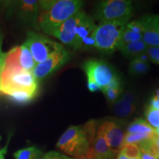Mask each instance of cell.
<instances>
[{
    "instance_id": "1",
    "label": "cell",
    "mask_w": 159,
    "mask_h": 159,
    "mask_svg": "<svg viewBox=\"0 0 159 159\" xmlns=\"http://www.w3.org/2000/svg\"><path fill=\"white\" fill-rule=\"evenodd\" d=\"M83 5L80 0L39 1L36 26L47 33L81 11Z\"/></svg>"
},
{
    "instance_id": "2",
    "label": "cell",
    "mask_w": 159,
    "mask_h": 159,
    "mask_svg": "<svg viewBox=\"0 0 159 159\" xmlns=\"http://www.w3.org/2000/svg\"><path fill=\"white\" fill-rule=\"evenodd\" d=\"M91 138L83 126H70L57 141L56 147L70 157L84 158L90 149Z\"/></svg>"
},
{
    "instance_id": "3",
    "label": "cell",
    "mask_w": 159,
    "mask_h": 159,
    "mask_svg": "<svg viewBox=\"0 0 159 159\" xmlns=\"http://www.w3.org/2000/svg\"><path fill=\"white\" fill-rule=\"evenodd\" d=\"M134 13L132 2L128 0H106L99 2L94 17L99 24L104 22L128 23Z\"/></svg>"
},
{
    "instance_id": "4",
    "label": "cell",
    "mask_w": 159,
    "mask_h": 159,
    "mask_svg": "<svg viewBox=\"0 0 159 159\" xmlns=\"http://www.w3.org/2000/svg\"><path fill=\"white\" fill-rule=\"evenodd\" d=\"M127 25L128 23L120 21L99 24L94 34L95 48L105 54L114 52L118 49L121 35Z\"/></svg>"
},
{
    "instance_id": "5",
    "label": "cell",
    "mask_w": 159,
    "mask_h": 159,
    "mask_svg": "<svg viewBox=\"0 0 159 159\" xmlns=\"http://www.w3.org/2000/svg\"><path fill=\"white\" fill-rule=\"evenodd\" d=\"M83 69L88 80L94 81L102 89H121L119 77L108 63L101 60H89L83 63Z\"/></svg>"
},
{
    "instance_id": "6",
    "label": "cell",
    "mask_w": 159,
    "mask_h": 159,
    "mask_svg": "<svg viewBox=\"0 0 159 159\" xmlns=\"http://www.w3.org/2000/svg\"><path fill=\"white\" fill-rule=\"evenodd\" d=\"M38 87V80L32 71L17 68H3L0 80L1 94L18 89L37 92Z\"/></svg>"
},
{
    "instance_id": "7",
    "label": "cell",
    "mask_w": 159,
    "mask_h": 159,
    "mask_svg": "<svg viewBox=\"0 0 159 159\" xmlns=\"http://www.w3.org/2000/svg\"><path fill=\"white\" fill-rule=\"evenodd\" d=\"M25 44L30 51L36 64L43 62L63 47L61 43L33 31L28 32Z\"/></svg>"
},
{
    "instance_id": "8",
    "label": "cell",
    "mask_w": 159,
    "mask_h": 159,
    "mask_svg": "<svg viewBox=\"0 0 159 159\" xmlns=\"http://www.w3.org/2000/svg\"><path fill=\"white\" fill-rule=\"evenodd\" d=\"M70 57V52L63 47L43 62L36 64L32 72L37 80L44 79L62 67Z\"/></svg>"
},
{
    "instance_id": "9",
    "label": "cell",
    "mask_w": 159,
    "mask_h": 159,
    "mask_svg": "<svg viewBox=\"0 0 159 159\" xmlns=\"http://www.w3.org/2000/svg\"><path fill=\"white\" fill-rule=\"evenodd\" d=\"M85 14L86 13L81 10L61 25L51 30L47 34L57 38L63 43L75 49L76 41L75 30Z\"/></svg>"
},
{
    "instance_id": "10",
    "label": "cell",
    "mask_w": 159,
    "mask_h": 159,
    "mask_svg": "<svg viewBox=\"0 0 159 159\" xmlns=\"http://www.w3.org/2000/svg\"><path fill=\"white\" fill-rule=\"evenodd\" d=\"M36 63L35 62L30 49L25 43L15 47L6 53L5 68H17L23 70L33 71Z\"/></svg>"
},
{
    "instance_id": "11",
    "label": "cell",
    "mask_w": 159,
    "mask_h": 159,
    "mask_svg": "<svg viewBox=\"0 0 159 159\" xmlns=\"http://www.w3.org/2000/svg\"><path fill=\"white\" fill-rule=\"evenodd\" d=\"M97 134L104 138L108 146L119 152L124 139V131L119 122L105 121L99 126Z\"/></svg>"
},
{
    "instance_id": "12",
    "label": "cell",
    "mask_w": 159,
    "mask_h": 159,
    "mask_svg": "<svg viewBox=\"0 0 159 159\" xmlns=\"http://www.w3.org/2000/svg\"><path fill=\"white\" fill-rule=\"evenodd\" d=\"M118 152L109 148L104 138L97 134L91 140L85 159H115Z\"/></svg>"
},
{
    "instance_id": "13",
    "label": "cell",
    "mask_w": 159,
    "mask_h": 159,
    "mask_svg": "<svg viewBox=\"0 0 159 159\" xmlns=\"http://www.w3.org/2000/svg\"><path fill=\"white\" fill-rule=\"evenodd\" d=\"M139 21L143 27L142 41L148 47H159V32L156 15H145Z\"/></svg>"
},
{
    "instance_id": "14",
    "label": "cell",
    "mask_w": 159,
    "mask_h": 159,
    "mask_svg": "<svg viewBox=\"0 0 159 159\" xmlns=\"http://www.w3.org/2000/svg\"><path fill=\"white\" fill-rule=\"evenodd\" d=\"M18 15L25 21L35 24L36 25L39 13V1L22 0L15 4Z\"/></svg>"
},
{
    "instance_id": "15",
    "label": "cell",
    "mask_w": 159,
    "mask_h": 159,
    "mask_svg": "<svg viewBox=\"0 0 159 159\" xmlns=\"http://www.w3.org/2000/svg\"><path fill=\"white\" fill-rule=\"evenodd\" d=\"M96 27L97 25L94 19L89 15L85 14L75 30L76 41H75V49H80L81 43L85 39L89 38L94 33Z\"/></svg>"
},
{
    "instance_id": "16",
    "label": "cell",
    "mask_w": 159,
    "mask_h": 159,
    "mask_svg": "<svg viewBox=\"0 0 159 159\" xmlns=\"http://www.w3.org/2000/svg\"><path fill=\"white\" fill-rule=\"evenodd\" d=\"M148 46L142 40L134 41V42L129 43L125 45L124 47H121L119 50L125 56L130 57V58H136L139 55L142 53L146 52Z\"/></svg>"
},
{
    "instance_id": "17",
    "label": "cell",
    "mask_w": 159,
    "mask_h": 159,
    "mask_svg": "<svg viewBox=\"0 0 159 159\" xmlns=\"http://www.w3.org/2000/svg\"><path fill=\"white\" fill-rule=\"evenodd\" d=\"M37 92L29 90H11L6 92L5 96L8 97V98L11 99L13 102L18 104H26L33 100L36 96Z\"/></svg>"
},
{
    "instance_id": "18",
    "label": "cell",
    "mask_w": 159,
    "mask_h": 159,
    "mask_svg": "<svg viewBox=\"0 0 159 159\" xmlns=\"http://www.w3.org/2000/svg\"><path fill=\"white\" fill-rule=\"evenodd\" d=\"M127 132L129 134H156V129L142 119H136L128 125Z\"/></svg>"
},
{
    "instance_id": "19",
    "label": "cell",
    "mask_w": 159,
    "mask_h": 159,
    "mask_svg": "<svg viewBox=\"0 0 159 159\" xmlns=\"http://www.w3.org/2000/svg\"><path fill=\"white\" fill-rule=\"evenodd\" d=\"M113 111H114L115 115H116L117 116L125 118V117L131 116L136 112V105L126 102L122 99H119L114 103Z\"/></svg>"
},
{
    "instance_id": "20",
    "label": "cell",
    "mask_w": 159,
    "mask_h": 159,
    "mask_svg": "<svg viewBox=\"0 0 159 159\" xmlns=\"http://www.w3.org/2000/svg\"><path fill=\"white\" fill-rule=\"evenodd\" d=\"M42 156V151L36 147L21 149L14 153L15 159H41Z\"/></svg>"
},
{
    "instance_id": "21",
    "label": "cell",
    "mask_w": 159,
    "mask_h": 159,
    "mask_svg": "<svg viewBox=\"0 0 159 159\" xmlns=\"http://www.w3.org/2000/svg\"><path fill=\"white\" fill-rule=\"evenodd\" d=\"M157 134H125L121 148L127 144H138L145 140L152 139ZM120 148V149H121Z\"/></svg>"
},
{
    "instance_id": "22",
    "label": "cell",
    "mask_w": 159,
    "mask_h": 159,
    "mask_svg": "<svg viewBox=\"0 0 159 159\" xmlns=\"http://www.w3.org/2000/svg\"><path fill=\"white\" fill-rule=\"evenodd\" d=\"M150 69V65L148 62L141 61L139 58H134L131 61L129 66V71L131 75H135V76H139V75H143L148 73Z\"/></svg>"
},
{
    "instance_id": "23",
    "label": "cell",
    "mask_w": 159,
    "mask_h": 159,
    "mask_svg": "<svg viewBox=\"0 0 159 159\" xmlns=\"http://www.w3.org/2000/svg\"><path fill=\"white\" fill-rule=\"evenodd\" d=\"M140 40H142V34L134 33V32L129 30L128 29L125 27V29L122 32V35H121L120 41H119L118 45V49L129 43L140 41Z\"/></svg>"
},
{
    "instance_id": "24",
    "label": "cell",
    "mask_w": 159,
    "mask_h": 159,
    "mask_svg": "<svg viewBox=\"0 0 159 159\" xmlns=\"http://www.w3.org/2000/svg\"><path fill=\"white\" fill-rule=\"evenodd\" d=\"M147 122L154 129L159 128V110L155 109L148 105L144 111Z\"/></svg>"
},
{
    "instance_id": "25",
    "label": "cell",
    "mask_w": 159,
    "mask_h": 159,
    "mask_svg": "<svg viewBox=\"0 0 159 159\" xmlns=\"http://www.w3.org/2000/svg\"><path fill=\"white\" fill-rule=\"evenodd\" d=\"M119 152L130 158H141V156H142V152L139 146L135 144L125 145L119 150Z\"/></svg>"
},
{
    "instance_id": "26",
    "label": "cell",
    "mask_w": 159,
    "mask_h": 159,
    "mask_svg": "<svg viewBox=\"0 0 159 159\" xmlns=\"http://www.w3.org/2000/svg\"><path fill=\"white\" fill-rule=\"evenodd\" d=\"M102 92L106 97L109 103L114 104L118 99L120 98L122 93V89H115L111 87H105L102 89Z\"/></svg>"
},
{
    "instance_id": "27",
    "label": "cell",
    "mask_w": 159,
    "mask_h": 159,
    "mask_svg": "<svg viewBox=\"0 0 159 159\" xmlns=\"http://www.w3.org/2000/svg\"><path fill=\"white\" fill-rule=\"evenodd\" d=\"M41 159H84V158H76L62 154L56 151H49L47 153L43 154Z\"/></svg>"
},
{
    "instance_id": "28",
    "label": "cell",
    "mask_w": 159,
    "mask_h": 159,
    "mask_svg": "<svg viewBox=\"0 0 159 159\" xmlns=\"http://www.w3.org/2000/svg\"><path fill=\"white\" fill-rule=\"evenodd\" d=\"M146 52L152 63L159 64V47H148Z\"/></svg>"
},
{
    "instance_id": "29",
    "label": "cell",
    "mask_w": 159,
    "mask_h": 159,
    "mask_svg": "<svg viewBox=\"0 0 159 159\" xmlns=\"http://www.w3.org/2000/svg\"><path fill=\"white\" fill-rule=\"evenodd\" d=\"M126 28L128 29L129 30L134 32V33L142 34L143 27L139 20V21H134L128 23V25H126Z\"/></svg>"
},
{
    "instance_id": "30",
    "label": "cell",
    "mask_w": 159,
    "mask_h": 159,
    "mask_svg": "<svg viewBox=\"0 0 159 159\" xmlns=\"http://www.w3.org/2000/svg\"><path fill=\"white\" fill-rule=\"evenodd\" d=\"M119 99H122L123 100L126 101V102L132 103V104L136 105L137 103V96L134 92H133V91H131L125 92L124 94L121 95L120 98Z\"/></svg>"
},
{
    "instance_id": "31",
    "label": "cell",
    "mask_w": 159,
    "mask_h": 159,
    "mask_svg": "<svg viewBox=\"0 0 159 159\" xmlns=\"http://www.w3.org/2000/svg\"><path fill=\"white\" fill-rule=\"evenodd\" d=\"M2 43H3V35L2 33L0 31V80L4 64H5V60L6 57V52L2 50Z\"/></svg>"
},
{
    "instance_id": "32",
    "label": "cell",
    "mask_w": 159,
    "mask_h": 159,
    "mask_svg": "<svg viewBox=\"0 0 159 159\" xmlns=\"http://www.w3.org/2000/svg\"><path fill=\"white\" fill-rule=\"evenodd\" d=\"M87 87H88L89 90L91 92H97V91H102V88H101L99 85H97L96 83L94 82V81L88 80Z\"/></svg>"
},
{
    "instance_id": "33",
    "label": "cell",
    "mask_w": 159,
    "mask_h": 159,
    "mask_svg": "<svg viewBox=\"0 0 159 159\" xmlns=\"http://www.w3.org/2000/svg\"><path fill=\"white\" fill-rule=\"evenodd\" d=\"M149 105L152 107V108L159 110V99L156 96L152 97V98L150 100Z\"/></svg>"
},
{
    "instance_id": "34",
    "label": "cell",
    "mask_w": 159,
    "mask_h": 159,
    "mask_svg": "<svg viewBox=\"0 0 159 159\" xmlns=\"http://www.w3.org/2000/svg\"><path fill=\"white\" fill-rule=\"evenodd\" d=\"M115 159H141V158H128V157H126L124 155L121 153V152H118V154L116 155V158Z\"/></svg>"
},
{
    "instance_id": "35",
    "label": "cell",
    "mask_w": 159,
    "mask_h": 159,
    "mask_svg": "<svg viewBox=\"0 0 159 159\" xmlns=\"http://www.w3.org/2000/svg\"><path fill=\"white\" fill-rule=\"evenodd\" d=\"M141 159H157L155 158V157L150 156V155L142 153V156H141Z\"/></svg>"
},
{
    "instance_id": "36",
    "label": "cell",
    "mask_w": 159,
    "mask_h": 159,
    "mask_svg": "<svg viewBox=\"0 0 159 159\" xmlns=\"http://www.w3.org/2000/svg\"><path fill=\"white\" fill-rule=\"evenodd\" d=\"M6 152V148H5L3 150H2V152H0V159H5V156L4 154Z\"/></svg>"
},
{
    "instance_id": "37",
    "label": "cell",
    "mask_w": 159,
    "mask_h": 159,
    "mask_svg": "<svg viewBox=\"0 0 159 159\" xmlns=\"http://www.w3.org/2000/svg\"><path fill=\"white\" fill-rule=\"evenodd\" d=\"M156 19L157 27H158V30L159 32V15H156Z\"/></svg>"
},
{
    "instance_id": "38",
    "label": "cell",
    "mask_w": 159,
    "mask_h": 159,
    "mask_svg": "<svg viewBox=\"0 0 159 159\" xmlns=\"http://www.w3.org/2000/svg\"><path fill=\"white\" fill-rule=\"evenodd\" d=\"M155 139H156V144H157V145H158V149H159V136H156V138H155Z\"/></svg>"
},
{
    "instance_id": "39",
    "label": "cell",
    "mask_w": 159,
    "mask_h": 159,
    "mask_svg": "<svg viewBox=\"0 0 159 159\" xmlns=\"http://www.w3.org/2000/svg\"><path fill=\"white\" fill-rule=\"evenodd\" d=\"M156 97H158L159 99V88L156 90Z\"/></svg>"
},
{
    "instance_id": "40",
    "label": "cell",
    "mask_w": 159,
    "mask_h": 159,
    "mask_svg": "<svg viewBox=\"0 0 159 159\" xmlns=\"http://www.w3.org/2000/svg\"><path fill=\"white\" fill-rule=\"evenodd\" d=\"M156 132L157 136H159V128H157V129H156Z\"/></svg>"
},
{
    "instance_id": "41",
    "label": "cell",
    "mask_w": 159,
    "mask_h": 159,
    "mask_svg": "<svg viewBox=\"0 0 159 159\" xmlns=\"http://www.w3.org/2000/svg\"><path fill=\"white\" fill-rule=\"evenodd\" d=\"M2 152V150H0V152Z\"/></svg>"
}]
</instances>
